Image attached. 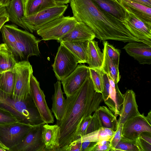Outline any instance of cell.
<instances>
[{
    "label": "cell",
    "mask_w": 151,
    "mask_h": 151,
    "mask_svg": "<svg viewBox=\"0 0 151 151\" xmlns=\"http://www.w3.org/2000/svg\"><path fill=\"white\" fill-rule=\"evenodd\" d=\"M103 101L101 93L95 89L89 73L81 87L67 97L63 116L60 121H57L56 124L60 127L58 151L77 139V133L83 121L92 115Z\"/></svg>",
    "instance_id": "obj_1"
},
{
    "label": "cell",
    "mask_w": 151,
    "mask_h": 151,
    "mask_svg": "<svg viewBox=\"0 0 151 151\" xmlns=\"http://www.w3.org/2000/svg\"><path fill=\"white\" fill-rule=\"evenodd\" d=\"M73 17L78 22L84 23L101 40H111L124 42H143L133 36L122 22L101 10L91 0H70Z\"/></svg>",
    "instance_id": "obj_2"
},
{
    "label": "cell",
    "mask_w": 151,
    "mask_h": 151,
    "mask_svg": "<svg viewBox=\"0 0 151 151\" xmlns=\"http://www.w3.org/2000/svg\"><path fill=\"white\" fill-rule=\"evenodd\" d=\"M0 107L11 113L19 122L32 126L45 124L31 96L23 101L14 99L11 95L0 93Z\"/></svg>",
    "instance_id": "obj_3"
},
{
    "label": "cell",
    "mask_w": 151,
    "mask_h": 151,
    "mask_svg": "<svg viewBox=\"0 0 151 151\" xmlns=\"http://www.w3.org/2000/svg\"><path fill=\"white\" fill-rule=\"evenodd\" d=\"M15 33L16 42L12 53L17 62L28 61L31 56L40 55L39 40L27 31L19 29L16 25Z\"/></svg>",
    "instance_id": "obj_4"
},
{
    "label": "cell",
    "mask_w": 151,
    "mask_h": 151,
    "mask_svg": "<svg viewBox=\"0 0 151 151\" xmlns=\"http://www.w3.org/2000/svg\"><path fill=\"white\" fill-rule=\"evenodd\" d=\"M14 89L12 97L25 101L30 97V79L33 73L32 67L28 61L18 62L13 69Z\"/></svg>",
    "instance_id": "obj_5"
},
{
    "label": "cell",
    "mask_w": 151,
    "mask_h": 151,
    "mask_svg": "<svg viewBox=\"0 0 151 151\" xmlns=\"http://www.w3.org/2000/svg\"><path fill=\"white\" fill-rule=\"evenodd\" d=\"M33 126L19 122L0 124V147L10 151L22 141Z\"/></svg>",
    "instance_id": "obj_6"
},
{
    "label": "cell",
    "mask_w": 151,
    "mask_h": 151,
    "mask_svg": "<svg viewBox=\"0 0 151 151\" xmlns=\"http://www.w3.org/2000/svg\"><path fill=\"white\" fill-rule=\"evenodd\" d=\"M77 22L73 16H63L44 25L37 33L43 40H57L70 32Z\"/></svg>",
    "instance_id": "obj_7"
},
{
    "label": "cell",
    "mask_w": 151,
    "mask_h": 151,
    "mask_svg": "<svg viewBox=\"0 0 151 151\" xmlns=\"http://www.w3.org/2000/svg\"><path fill=\"white\" fill-rule=\"evenodd\" d=\"M68 5H57L46 9L35 14L24 16L22 22L32 33L52 20L63 16L68 7Z\"/></svg>",
    "instance_id": "obj_8"
},
{
    "label": "cell",
    "mask_w": 151,
    "mask_h": 151,
    "mask_svg": "<svg viewBox=\"0 0 151 151\" xmlns=\"http://www.w3.org/2000/svg\"><path fill=\"white\" fill-rule=\"evenodd\" d=\"M60 44L52 67L58 80L61 81L74 70L79 62L68 48L62 43Z\"/></svg>",
    "instance_id": "obj_9"
},
{
    "label": "cell",
    "mask_w": 151,
    "mask_h": 151,
    "mask_svg": "<svg viewBox=\"0 0 151 151\" xmlns=\"http://www.w3.org/2000/svg\"><path fill=\"white\" fill-rule=\"evenodd\" d=\"M151 133V111L145 116L144 113L134 117L126 122L123 125L121 138L135 141L142 132Z\"/></svg>",
    "instance_id": "obj_10"
},
{
    "label": "cell",
    "mask_w": 151,
    "mask_h": 151,
    "mask_svg": "<svg viewBox=\"0 0 151 151\" xmlns=\"http://www.w3.org/2000/svg\"><path fill=\"white\" fill-rule=\"evenodd\" d=\"M30 91L33 102L44 123H53L54 122V117L47 104L45 95L40 88L39 82L33 73L31 75L30 79Z\"/></svg>",
    "instance_id": "obj_11"
},
{
    "label": "cell",
    "mask_w": 151,
    "mask_h": 151,
    "mask_svg": "<svg viewBox=\"0 0 151 151\" xmlns=\"http://www.w3.org/2000/svg\"><path fill=\"white\" fill-rule=\"evenodd\" d=\"M123 23L133 36L151 46V23L144 22L129 12Z\"/></svg>",
    "instance_id": "obj_12"
},
{
    "label": "cell",
    "mask_w": 151,
    "mask_h": 151,
    "mask_svg": "<svg viewBox=\"0 0 151 151\" xmlns=\"http://www.w3.org/2000/svg\"><path fill=\"white\" fill-rule=\"evenodd\" d=\"M44 124L33 126L22 141L10 151H45L42 137Z\"/></svg>",
    "instance_id": "obj_13"
},
{
    "label": "cell",
    "mask_w": 151,
    "mask_h": 151,
    "mask_svg": "<svg viewBox=\"0 0 151 151\" xmlns=\"http://www.w3.org/2000/svg\"><path fill=\"white\" fill-rule=\"evenodd\" d=\"M89 73L88 67L79 65L73 71L61 81L67 97L71 96L81 87Z\"/></svg>",
    "instance_id": "obj_14"
},
{
    "label": "cell",
    "mask_w": 151,
    "mask_h": 151,
    "mask_svg": "<svg viewBox=\"0 0 151 151\" xmlns=\"http://www.w3.org/2000/svg\"><path fill=\"white\" fill-rule=\"evenodd\" d=\"M141 64H151V46L143 42H128L123 48Z\"/></svg>",
    "instance_id": "obj_15"
},
{
    "label": "cell",
    "mask_w": 151,
    "mask_h": 151,
    "mask_svg": "<svg viewBox=\"0 0 151 151\" xmlns=\"http://www.w3.org/2000/svg\"><path fill=\"white\" fill-rule=\"evenodd\" d=\"M124 100L119 117L117 122V126L139 115L138 106L136 100L134 92L132 90H128L123 94Z\"/></svg>",
    "instance_id": "obj_16"
},
{
    "label": "cell",
    "mask_w": 151,
    "mask_h": 151,
    "mask_svg": "<svg viewBox=\"0 0 151 151\" xmlns=\"http://www.w3.org/2000/svg\"><path fill=\"white\" fill-rule=\"evenodd\" d=\"M95 38L92 30L86 24L81 22H77L73 28L57 41L63 42L90 41Z\"/></svg>",
    "instance_id": "obj_17"
},
{
    "label": "cell",
    "mask_w": 151,
    "mask_h": 151,
    "mask_svg": "<svg viewBox=\"0 0 151 151\" xmlns=\"http://www.w3.org/2000/svg\"><path fill=\"white\" fill-rule=\"evenodd\" d=\"M108 76L110 83L109 96L107 100L104 102L117 117L120 115L122 109L123 94L119 90L117 83H115L111 77Z\"/></svg>",
    "instance_id": "obj_18"
},
{
    "label": "cell",
    "mask_w": 151,
    "mask_h": 151,
    "mask_svg": "<svg viewBox=\"0 0 151 151\" xmlns=\"http://www.w3.org/2000/svg\"><path fill=\"white\" fill-rule=\"evenodd\" d=\"M59 127L57 124L43 125L42 139L45 145V151H57L59 148Z\"/></svg>",
    "instance_id": "obj_19"
},
{
    "label": "cell",
    "mask_w": 151,
    "mask_h": 151,
    "mask_svg": "<svg viewBox=\"0 0 151 151\" xmlns=\"http://www.w3.org/2000/svg\"><path fill=\"white\" fill-rule=\"evenodd\" d=\"M101 10L107 12L123 22L128 12L118 2L113 0H91Z\"/></svg>",
    "instance_id": "obj_20"
},
{
    "label": "cell",
    "mask_w": 151,
    "mask_h": 151,
    "mask_svg": "<svg viewBox=\"0 0 151 151\" xmlns=\"http://www.w3.org/2000/svg\"><path fill=\"white\" fill-rule=\"evenodd\" d=\"M25 1V0H11L6 6V9L9 21L29 31L22 20L24 16Z\"/></svg>",
    "instance_id": "obj_21"
},
{
    "label": "cell",
    "mask_w": 151,
    "mask_h": 151,
    "mask_svg": "<svg viewBox=\"0 0 151 151\" xmlns=\"http://www.w3.org/2000/svg\"><path fill=\"white\" fill-rule=\"evenodd\" d=\"M55 92L52 95V111L57 121H60L64 114L66 107V99L64 97L60 81L54 84Z\"/></svg>",
    "instance_id": "obj_22"
},
{
    "label": "cell",
    "mask_w": 151,
    "mask_h": 151,
    "mask_svg": "<svg viewBox=\"0 0 151 151\" xmlns=\"http://www.w3.org/2000/svg\"><path fill=\"white\" fill-rule=\"evenodd\" d=\"M119 3L128 12L144 22L151 23V7L129 0H119Z\"/></svg>",
    "instance_id": "obj_23"
},
{
    "label": "cell",
    "mask_w": 151,
    "mask_h": 151,
    "mask_svg": "<svg viewBox=\"0 0 151 151\" xmlns=\"http://www.w3.org/2000/svg\"><path fill=\"white\" fill-rule=\"evenodd\" d=\"M89 41H68L61 42L76 56L79 63L81 64L88 63V47Z\"/></svg>",
    "instance_id": "obj_24"
},
{
    "label": "cell",
    "mask_w": 151,
    "mask_h": 151,
    "mask_svg": "<svg viewBox=\"0 0 151 151\" xmlns=\"http://www.w3.org/2000/svg\"><path fill=\"white\" fill-rule=\"evenodd\" d=\"M88 57L89 68L101 69L104 60L103 54L98 46V42L93 40L89 42Z\"/></svg>",
    "instance_id": "obj_25"
},
{
    "label": "cell",
    "mask_w": 151,
    "mask_h": 151,
    "mask_svg": "<svg viewBox=\"0 0 151 151\" xmlns=\"http://www.w3.org/2000/svg\"><path fill=\"white\" fill-rule=\"evenodd\" d=\"M17 63L14 56L7 45L0 44V73L13 70Z\"/></svg>",
    "instance_id": "obj_26"
},
{
    "label": "cell",
    "mask_w": 151,
    "mask_h": 151,
    "mask_svg": "<svg viewBox=\"0 0 151 151\" xmlns=\"http://www.w3.org/2000/svg\"><path fill=\"white\" fill-rule=\"evenodd\" d=\"M115 132V131L111 129L102 127L78 139L81 142H96L101 140L110 142Z\"/></svg>",
    "instance_id": "obj_27"
},
{
    "label": "cell",
    "mask_w": 151,
    "mask_h": 151,
    "mask_svg": "<svg viewBox=\"0 0 151 151\" xmlns=\"http://www.w3.org/2000/svg\"><path fill=\"white\" fill-rule=\"evenodd\" d=\"M57 5L53 0H25L24 16L33 15Z\"/></svg>",
    "instance_id": "obj_28"
},
{
    "label": "cell",
    "mask_w": 151,
    "mask_h": 151,
    "mask_svg": "<svg viewBox=\"0 0 151 151\" xmlns=\"http://www.w3.org/2000/svg\"><path fill=\"white\" fill-rule=\"evenodd\" d=\"M95 111L97 113L103 127L111 129L115 131L117 126L116 117L106 106H99Z\"/></svg>",
    "instance_id": "obj_29"
},
{
    "label": "cell",
    "mask_w": 151,
    "mask_h": 151,
    "mask_svg": "<svg viewBox=\"0 0 151 151\" xmlns=\"http://www.w3.org/2000/svg\"><path fill=\"white\" fill-rule=\"evenodd\" d=\"M102 52L104 55V60L101 69L111 77L115 83H118L121 78L119 66L109 59L104 48Z\"/></svg>",
    "instance_id": "obj_30"
},
{
    "label": "cell",
    "mask_w": 151,
    "mask_h": 151,
    "mask_svg": "<svg viewBox=\"0 0 151 151\" xmlns=\"http://www.w3.org/2000/svg\"><path fill=\"white\" fill-rule=\"evenodd\" d=\"M14 86L13 70L0 73V93L12 95L13 91Z\"/></svg>",
    "instance_id": "obj_31"
},
{
    "label": "cell",
    "mask_w": 151,
    "mask_h": 151,
    "mask_svg": "<svg viewBox=\"0 0 151 151\" xmlns=\"http://www.w3.org/2000/svg\"><path fill=\"white\" fill-rule=\"evenodd\" d=\"M14 24H4L0 31L3 40L12 53L15 46L16 38L15 33Z\"/></svg>",
    "instance_id": "obj_32"
},
{
    "label": "cell",
    "mask_w": 151,
    "mask_h": 151,
    "mask_svg": "<svg viewBox=\"0 0 151 151\" xmlns=\"http://www.w3.org/2000/svg\"><path fill=\"white\" fill-rule=\"evenodd\" d=\"M135 145L139 151H151V133H141L136 139Z\"/></svg>",
    "instance_id": "obj_33"
},
{
    "label": "cell",
    "mask_w": 151,
    "mask_h": 151,
    "mask_svg": "<svg viewBox=\"0 0 151 151\" xmlns=\"http://www.w3.org/2000/svg\"><path fill=\"white\" fill-rule=\"evenodd\" d=\"M89 68L90 76L96 91L101 93L103 91V85L101 69Z\"/></svg>",
    "instance_id": "obj_34"
},
{
    "label": "cell",
    "mask_w": 151,
    "mask_h": 151,
    "mask_svg": "<svg viewBox=\"0 0 151 151\" xmlns=\"http://www.w3.org/2000/svg\"><path fill=\"white\" fill-rule=\"evenodd\" d=\"M103 44L104 48L108 58L119 66L120 54V50L115 48L107 41H103Z\"/></svg>",
    "instance_id": "obj_35"
},
{
    "label": "cell",
    "mask_w": 151,
    "mask_h": 151,
    "mask_svg": "<svg viewBox=\"0 0 151 151\" xmlns=\"http://www.w3.org/2000/svg\"><path fill=\"white\" fill-rule=\"evenodd\" d=\"M139 151L135 145V141L126 140L121 138L114 151Z\"/></svg>",
    "instance_id": "obj_36"
},
{
    "label": "cell",
    "mask_w": 151,
    "mask_h": 151,
    "mask_svg": "<svg viewBox=\"0 0 151 151\" xmlns=\"http://www.w3.org/2000/svg\"><path fill=\"white\" fill-rule=\"evenodd\" d=\"M102 127H103L97 113L95 111L87 124L85 135L97 130Z\"/></svg>",
    "instance_id": "obj_37"
},
{
    "label": "cell",
    "mask_w": 151,
    "mask_h": 151,
    "mask_svg": "<svg viewBox=\"0 0 151 151\" xmlns=\"http://www.w3.org/2000/svg\"><path fill=\"white\" fill-rule=\"evenodd\" d=\"M19 122L14 115L7 110L0 107V124Z\"/></svg>",
    "instance_id": "obj_38"
},
{
    "label": "cell",
    "mask_w": 151,
    "mask_h": 151,
    "mask_svg": "<svg viewBox=\"0 0 151 151\" xmlns=\"http://www.w3.org/2000/svg\"><path fill=\"white\" fill-rule=\"evenodd\" d=\"M123 124L121 123L117 127L115 133L110 142V151H114L116 146L121 139Z\"/></svg>",
    "instance_id": "obj_39"
},
{
    "label": "cell",
    "mask_w": 151,
    "mask_h": 151,
    "mask_svg": "<svg viewBox=\"0 0 151 151\" xmlns=\"http://www.w3.org/2000/svg\"><path fill=\"white\" fill-rule=\"evenodd\" d=\"M110 142L101 140L95 142L89 151H110Z\"/></svg>",
    "instance_id": "obj_40"
},
{
    "label": "cell",
    "mask_w": 151,
    "mask_h": 151,
    "mask_svg": "<svg viewBox=\"0 0 151 151\" xmlns=\"http://www.w3.org/2000/svg\"><path fill=\"white\" fill-rule=\"evenodd\" d=\"M102 74L103 85V89L101 93L103 101L104 102L108 99L109 96L110 83L108 75L101 69Z\"/></svg>",
    "instance_id": "obj_41"
},
{
    "label": "cell",
    "mask_w": 151,
    "mask_h": 151,
    "mask_svg": "<svg viewBox=\"0 0 151 151\" xmlns=\"http://www.w3.org/2000/svg\"><path fill=\"white\" fill-rule=\"evenodd\" d=\"M81 142L77 139L71 142L65 147L62 149L61 151H81Z\"/></svg>",
    "instance_id": "obj_42"
},
{
    "label": "cell",
    "mask_w": 151,
    "mask_h": 151,
    "mask_svg": "<svg viewBox=\"0 0 151 151\" xmlns=\"http://www.w3.org/2000/svg\"><path fill=\"white\" fill-rule=\"evenodd\" d=\"M9 21L8 14L6 11L0 16V30L2 26L5 24Z\"/></svg>",
    "instance_id": "obj_43"
},
{
    "label": "cell",
    "mask_w": 151,
    "mask_h": 151,
    "mask_svg": "<svg viewBox=\"0 0 151 151\" xmlns=\"http://www.w3.org/2000/svg\"><path fill=\"white\" fill-rule=\"evenodd\" d=\"M141 4L151 7V0H129Z\"/></svg>",
    "instance_id": "obj_44"
},
{
    "label": "cell",
    "mask_w": 151,
    "mask_h": 151,
    "mask_svg": "<svg viewBox=\"0 0 151 151\" xmlns=\"http://www.w3.org/2000/svg\"><path fill=\"white\" fill-rule=\"evenodd\" d=\"M58 5L67 4L70 2V0H53Z\"/></svg>",
    "instance_id": "obj_45"
},
{
    "label": "cell",
    "mask_w": 151,
    "mask_h": 151,
    "mask_svg": "<svg viewBox=\"0 0 151 151\" xmlns=\"http://www.w3.org/2000/svg\"><path fill=\"white\" fill-rule=\"evenodd\" d=\"M11 0H0V4L3 6H7Z\"/></svg>",
    "instance_id": "obj_46"
},
{
    "label": "cell",
    "mask_w": 151,
    "mask_h": 151,
    "mask_svg": "<svg viewBox=\"0 0 151 151\" xmlns=\"http://www.w3.org/2000/svg\"><path fill=\"white\" fill-rule=\"evenodd\" d=\"M6 11V7L0 4V16Z\"/></svg>",
    "instance_id": "obj_47"
},
{
    "label": "cell",
    "mask_w": 151,
    "mask_h": 151,
    "mask_svg": "<svg viewBox=\"0 0 151 151\" xmlns=\"http://www.w3.org/2000/svg\"><path fill=\"white\" fill-rule=\"evenodd\" d=\"M6 150L0 147V151H6Z\"/></svg>",
    "instance_id": "obj_48"
},
{
    "label": "cell",
    "mask_w": 151,
    "mask_h": 151,
    "mask_svg": "<svg viewBox=\"0 0 151 151\" xmlns=\"http://www.w3.org/2000/svg\"><path fill=\"white\" fill-rule=\"evenodd\" d=\"M113 0L116 1L118 2L119 3V0Z\"/></svg>",
    "instance_id": "obj_49"
},
{
    "label": "cell",
    "mask_w": 151,
    "mask_h": 151,
    "mask_svg": "<svg viewBox=\"0 0 151 151\" xmlns=\"http://www.w3.org/2000/svg\"></svg>",
    "instance_id": "obj_50"
}]
</instances>
